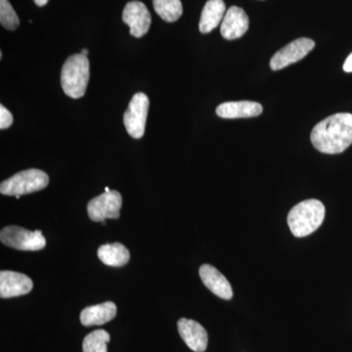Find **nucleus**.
Instances as JSON below:
<instances>
[{
  "label": "nucleus",
  "instance_id": "f257e3e1",
  "mask_svg": "<svg viewBox=\"0 0 352 352\" xmlns=\"http://www.w3.org/2000/svg\"><path fill=\"white\" fill-rule=\"evenodd\" d=\"M311 142L324 154L346 151L352 144V113H336L318 122L312 129Z\"/></svg>",
  "mask_w": 352,
  "mask_h": 352
},
{
  "label": "nucleus",
  "instance_id": "f03ea898",
  "mask_svg": "<svg viewBox=\"0 0 352 352\" xmlns=\"http://www.w3.org/2000/svg\"><path fill=\"white\" fill-rule=\"evenodd\" d=\"M325 207L320 201H303L298 204L288 215V223L291 232L296 237L302 238L316 231L323 223Z\"/></svg>",
  "mask_w": 352,
  "mask_h": 352
},
{
  "label": "nucleus",
  "instance_id": "7ed1b4c3",
  "mask_svg": "<svg viewBox=\"0 0 352 352\" xmlns=\"http://www.w3.org/2000/svg\"><path fill=\"white\" fill-rule=\"evenodd\" d=\"M90 66L87 56L74 54L65 62L61 72V85L65 94L78 99L85 94L89 82Z\"/></svg>",
  "mask_w": 352,
  "mask_h": 352
},
{
  "label": "nucleus",
  "instance_id": "20e7f679",
  "mask_svg": "<svg viewBox=\"0 0 352 352\" xmlns=\"http://www.w3.org/2000/svg\"><path fill=\"white\" fill-rule=\"evenodd\" d=\"M50 183V176L43 170L31 168L20 171L0 184V193L6 196H22L41 191Z\"/></svg>",
  "mask_w": 352,
  "mask_h": 352
},
{
  "label": "nucleus",
  "instance_id": "39448f33",
  "mask_svg": "<svg viewBox=\"0 0 352 352\" xmlns=\"http://www.w3.org/2000/svg\"><path fill=\"white\" fill-rule=\"evenodd\" d=\"M4 245L20 251H39L46 245L41 230L30 231L19 226H7L0 233Z\"/></svg>",
  "mask_w": 352,
  "mask_h": 352
},
{
  "label": "nucleus",
  "instance_id": "423d86ee",
  "mask_svg": "<svg viewBox=\"0 0 352 352\" xmlns=\"http://www.w3.org/2000/svg\"><path fill=\"white\" fill-rule=\"evenodd\" d=\"M148 110L149 98L147 95L139 92L132 97L129 108L124 115V126L131 138L140 139L144 135Z\"/></svg>",
  "mask_w": 352,
  "mask_h": 352
},
{
  "label": "nucleus",
  "instance_id": "0eeeda50",
  "mask_svg": "<svg viewBox=\"0 0 352 352\" xmlns=\"http://www.w3.org/2000/svg\"><path fill=\"white\" fill-rule=\"evenodd\" d=\"M122 207V198L120 192L111 190L88 203V217L95 222H103L106 219H118Z\"/></svg>",
  "mask_w": 352,
  "mask_h": 352
},
{
  "label": "nucleus",
  "instance_id": "6e6552de",
  "mask_svg": "<svg viewBox=\"0 0 352 352\" xmlns=\"http://www.w3.org/2000/svg\"><path fill=\"white\" fill-rule=\"evenodd\" d=\"M314 46L315 43L312 39L307 38L296 39L275 53L274 56L270 60V68L273 71H279L289 65L295 64L307 56L308 53L314 50Z\"/></svg>",
  "mask_w": 352,
  "mask_h": 352
},
{
  "label": "nucleus",
  "instance_id": "1a4fd4ad",
  "mask_svg": "<svg viewBox=\"0 0 352 352\" xmlns=\"http://www.w3.org/2000/svg\"><path fill=\"white\" fill-rule=\"evenodd\" d=\"M122 21L129 27L131 34L140 38L149 31L151 14L141 1H131L126 4L122 13Z\"/></svg>",
  "mask_w": 352,
  "mask_h": 352
},
{
  "label": "nucleus",
  "instance_id": "9d476101",
  "mask_svg": "<svg viewBox=\"0 0 352 352\" xmlns=\"http://www.w3.org/2000/svg\"><path fill=\"white\" fill-rule=\"evenodd\" d=\"M31 278L14 271L0 272V296L2 298L27 295L32 289Z\"/></svg>",
  "mask_w": 352,
  "mask_h": 352
},
{
  "label": "nucleus",
  "instance_id": "9b49d317",
  "mask_svg": "<svg viewBox=\"0 0 352 352\" xmlns=\"http://www.w3.org/2000/svg\"><path fill=\"white\" fill-rule=\"evenodd\" d=\"M250 20L244 9L232 6L227 10L222 20L220 32L224 38L233 41L242 38L249 30Z\"/></svg>",
  "mask_w": 352,
  "mask_h": 352
},
{
  "label": "nucleus",
  "instance_id": "f8f14e48",
  "mask_svg": "<svg viewBox=\"0 0 352 352\" xmlns=\"http://www.w3.org/2000/svg\"><path fill=\"white\" fill-rule=\"evenodd\" d=\"M180 337L190 349L204 352L207 349L208 337L207 331L198 322L182 318L177 323Z\"/></svg>",
  "mask_w": 352,
  "mask_h": 352
},
{
  "label": "nucleus",
  "instance_id": "ddd939ff",
  "mask_svg": "<svg viewBox=\"0 0 352 352\" xmlns=\"http://www.w3.org/2000/svg\"><path fill=\"white\" fill-rule=\"evenodd\" d=\"M200 277L205 286L215 296L223 300H231L233 296L232 287L226 276L219 272L214 266L210 264H203L201 266Z\"/></svg>",
  "mask_w": 352,
  "mask_h": 352
},
{
  "label": "nucleus",
  "instance_id": "4468645a",
  "mask_svg": "<svg viewBox=\"0 0 352 352\" xmlns=\"http://www.w3.org/2000/svg\"><path fill=\"white\" fill-rule=\"evenodd\" d=\"M263 110V106L258 102H226L217 108V113L222 119H245L258 117Z\"/></svg>",
  "mask_w": 352,
  "mask_h": 352
},
{
  "label": "nucleus",
  "instance_id": "2eb2a0df",
  "mask_svg": "<svg viewBox=\"0 0 352 352\" xmlns=\"http://www.w3.org/2000/svg\"><path fill=\"white\" fill-rule=\"evenodd\" d=\"M117 315V307L112 302L85 307L80 314V322L83 326H99L108 323Z\"/></svg>",
  "mask_w": 352,
  "mask_h": 352
},
{
  "label": "nucleus",
  "instance_id": "dca6fc26",
  "mask_svg": "<svg viewBox=\"0 0 352 352\" xmlns=\"http://www.w3.org/2000/svg\"><path fill=\"white\" fill-rule=\"evenodd\" d=\"M226 3L223 0H208L201 11L199 29L201 34H208L219 27L226 16Z\"/></svg>",
  "mask_w": 352,
  "mask_h": 352
},
{
  "label": "nucleus",
  "instance_id": "f3484780",
  "mask_svg": "<svg viewBox=\"0 0 352 352\" xmlns=\"http://www.w3.org/2000/svg\"><path fill=\"white\" fill-rule=\"evenodd\" d=\"M97 254L102 263L113 267L126 265L131 258L129 250L120 243L101 245Z\"/></svg>",
  "mask_w": 352,
  "mask_h": 352
},
{
  "label": "nucleus",
  "instance_id": "a211bd4d",
  "mask_svg": "<svg viewBox=\"0 0 352 352\" xmlns=\"http://www.w3.org/2000/svg\"><path fill=\"white\" fill-rule=\"evenodd\" d=\"M155 11L160 17L168 23H173L182 17L183 8L180 0H153Z\"/></svg>",
  "mask_w": 352,
  "mask_h": 352
},
{
  "label": "nucleus",
  "instance_id": "6ab92c4d",
  "mask_svg": "<svg viewBox=\"0 0 352 352\" xmlns=\"http://www.w3.org/2000/svg\"><path fill=\"white\" fill-rule=\"evenodd\" d=\"M110 335L105 330H96L85 338L82 342L83 352H107Z\"/></svg>",
  "mask_w": 352,
  "mask_h": 352
},
{
  "label": "nucleus",
  "instance_id": "aec40b11",
  "mask_svg": "<svg viewBox=\"0 0 352 352\" xmlns=\"http://www.w3.org/2000/svg\"><path fill=\"white\" fill-rule=\"evenodd\" d=\"M0 23L9 31H15L19 27V17L8 0H0Z\"/></svg>",
  "mask_w": 352,
  "mask_h": 352
},
{
  "label": "nucleus",
  "instance_id": "412c9836",
  "mask_svg": "<svg viewBox=\"0 0 352 352\" xmlns=\"http://www.w3.org/2000/svg\"><path fill=\"white\" fill-rule=\"evenodd\" d=\"M13 124L12 113L9 112L8 110L3 105H0V129H6L11 126Z\"/></svg>",
  "mask_w": 352,
  "mask_h": 352
},
{
  "label": "nucleus",
  "instance_id": "4be33fe9",
  "mask_svg": "<svg viewBox=\"0 0 352 352\" xmlns=\"http://www.w3.org/2000/svg\"><path fill=\"white\" fill-rule=\"evenodd\" d=\"M344 71L346 73H352V53L346 58V62L344 64Z\"/></svg>",
  "mask_w": 352,
  "mask_h": 352
},
{
  "label": "nucleus",
  "instance_id": "5701e85b",
  "mask_svg": "<svg viewBox=\"0 0 352 352\" xmlns=\"http://www.w3.org/2000/svg\"><path fill=\"white\" fill-rule=\"evenodd\" d=\"M34 3L36 4V6L39 7H43L44 6H46L47 4V2L50 1V0H34Z\"/></svg>",
  "mask_w": 352,
  "mask_h": 352
},
{
  "label": "nucleus",
  "instance_id": "b1692460",
  "mask_svg": "<svg viewBox=\"0 0 352 352\" xmlns=\"http://www.w3.org/2000/svg\"><path fill=\"white\" fill-rule=\"evenodd\" d=\"M82 54L85 55V56H87L88 50H87V48H85V50H82Z\"/></svg>",
  "mask_w": 352,
  "mask_h": 352
},
{
  "label": "nucleus",
  "instance_id": "393cba45",
  "mask_svg": "<svg viewBox=\"0 0 352 352\" xmlns=\"http://www.w3.org/2000/svg\"><path fill=\"white\" fill-rule=\"evenodd\" d=\"M109 191H111L110 189L108 188V187H106L105 188V192H109Z\"/></svg>",
  "mask_w": 352,
  "mask_h": 352
}]
</instances>
